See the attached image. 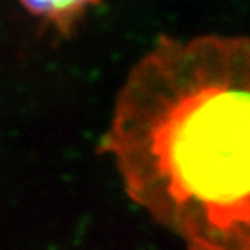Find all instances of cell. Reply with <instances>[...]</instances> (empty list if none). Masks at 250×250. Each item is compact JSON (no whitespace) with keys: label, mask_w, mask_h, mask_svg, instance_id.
<instances>
[{"label":"cell","mask_w":250,"mask_h":250,"mask_svg":"<svg viewBox=\"0 0 250 250\" xmlns=\"http://www.w3.org/2000/svg\"><path fill=\"white\" fill-rule=\"evenodd\" d=\"M100 150L188 250H250V37H161L128 74Z\"/></svg>","instance_id":"obj_1"},{"label":"cell","mask_w":250,"mask_h":250,"mask_svg":"<svg viewBox=\"0 0 250 250\" xmlns=\"http://www.w3.org/2000/svg\"><path fill=\"white\" fill-rule=\"evenodd\" d=\"M21 6L45 28L60 36H71L83 15L100 0H19Z\"/></svg>","instance_id":"obj_2"}]
</instances>
